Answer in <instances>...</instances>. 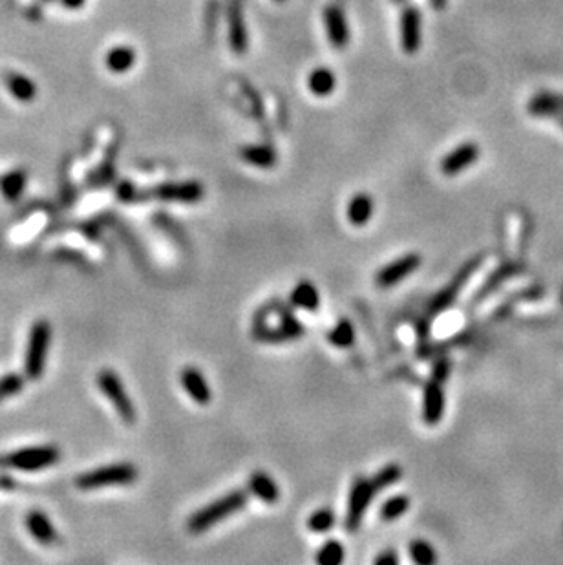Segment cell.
<instances>
[{
	"mask_svg": "<svg viewBox=\"0 0 563 565\" xmlns=\"http://www.w3.org/2000/svg\"><path fill=\"white\" fill-rule=\"evenodd\" d=\"M403 478V469L398 465H388L384 466V469H381L377 472V474L373 476V483H375V487H377V491H382V488L390 487V485H394V483H397L398 479Z\"/></svg>",
	"mask_w": 563,
	"mask_h": 565,
	"instance_id": "obj_32",
	"label": "cell"
},
{
	"mask_svg": "<svg viewBox=\"0 0 563 565\" xmlns=\"http://www.w3.org/2000/svg\"><path fill=\"white\" fill-rule=\"evenodd\" d=\"M291 304L300 309H306V311H316L320 306V295H318L315 284L306 282V280L296 284V287L291 293Z\"/></svg>",
	"mask_w": 563,
	"mask_h": 565,
	"instance_id": "obj_25",
	"label": "cell"
},
{
	"mask_svg": "<svg viewBox=\"0 0 563 565\" xmlns=\"http://www.w3.org/2000/svg\"><path fill=\"white\" fill-rule=\"evenodd\" d=\"M562 302H563V291H562Z\"/></svg>",
	"mask_w": 563,
	"mask_h": 565,
	"instance_id": "obj_42",
	"label": "cell"
},
{
	"mask_svg": "<svg viewBox=\"0 0 563 565\" xmlns=\"http://www.w3.org/2000/svg\"><path fill=\"white\" fill-rule=\"evenodd\" d=\"M247 488L251 494H255L258 500H262L264 503H277L280 498V491L278 485L274 483V479L265 472H252L249 476Z\"/></svg>",
	"mask_w": 563,
	"mask_h": 565,
	"instance_id": "obj_21",
	"label": "cell"
},
{
	"mask_svg": "<svg viewBox=\"0 0 563 565\" xmlns=\"http://www.w3.org/2000/svg\"><path fill=\"white\" fill-rule=\"evenodd\" d=\"M423 18L416 6H406L401 13V46L408 55L419 52L423 40Z\"/></svg>",
	"mask_w": 563,
	"mask_h": 565,
	"instance_id": "obj_10",
	"label": "cell"
},
{
	"mask_svg": "<svg viewBox=\"0 0 563 565\" xmlns=\"http://www.w3.org/2000/svg\"><path fill=\"white\" fill-rule=\"evenodd\" d=\"M138 61V53L134 48L126 46V44H119L108 50L106 57H104V65L112 74H126L132 70V66Z\"/></svg>",
	"mask_w": 563,
	"mask_h": 565,
	"instance_id": "obj_20",
	"label": "cell"
},
{
	"mask_svg": "<svg viewBox=\"0 0 563 565\" xmlns=\"http://www.w3.org/2000/svg\"><path fill=\"white\" fill-rule=\"evenodd\" d=\"M229 44L234 53L243 55L247 52L249 35L245 18H243L242 0H230L229 6Z\"/></svg>",
	"mask_w": 563,
	"mask_h": 565,
	"instance_id": "obj_15",
	"label": "cell"
},
{
	"mask_svg": "<svg viewBox=\"0 0 563 565\" xmlns=\"http://www.w3.org/2000/svg\"><path fill=\"white\" fill-rule=\"evenodd\" d=\"M44 2H52V0H44Z\"/></svg>",
	"mask_w": 563,
	"mask_h": 565,
	"instance_id": "obj_41",
	"label": "cell"
},
{
	"mask_svg": "<svg viewBox=\"0 0 563 565\" xmlns=\"http://www.w3.org/2000/svg\"><path fill=\"white\" fill-rule=\"evenodd\" d=\"M534 118H559L563 116V96L552 91H540L527 105Z\"/></svg>",
	"mask_w": 563,
	"mask_h": 565,
	"instance_id": "obj_17",
	"label": "cell"
},
{
	"mask_svg": "<svg viewBox=\"0 0 563 565\" xmlns=\"http://www.w3.org/2000/svg\"><path fill=\"white\" fill-rule=\"evenodd\" d=\"M97 386L103 391V396L108 397L116 412L119 413V418L126 425H134L135 419H138V412H135L134 403H132L130 396L126 393V388L119 375L113 370H101L97 374Z\"/></svg>",
	"mask_w": 563,
	"mask_h": 565,
	"instance_id": "obj_5",
	"label": "cell"
},
{
	"mask_svg": "<svg viewBox=\"0 0 563 565\" xmlns=\"http://www.w3.org/2000/svg\"><path fill=\"white\" fill-rule=\"evenodd\" d=\"M419 265H420L419 254H416V252L406 254V257L398 258V260L391 262V264H388L386 267H382V269L377 273L375 282H377L379 287H391L395 286V284L403 282V280L406 279V276H410L413 271L419 269Z\"/></svg>",
	"mask_w": 563,
	"mask_h": 565,
	"instance_id": "obj_11",
	"label": "cell"
},
{
	"mask_svg": "<svg viewBox=\"0 0 563 565\" xmlns=\"http://www.w3.org/2000/svg\"><path fill=\"white\" fill-rule=\"evenodd\" d=\"M61 2H62V6L68 9H81L87 0H61Z\"/></svg>",
	"mask_w": 563,
	"mask_h": 565,
	"instance_id": "obj_36",
	"label": "cell"
},
{
	"mask_svg": "<svg viewBox=\"0 0 563 565\" xmlns=\"http://www.w3.org/2000/svg\"><path fill=\"white\" fill-rule=\"evenodd\" d=\"M394 2H404V0H394Z\"/></svg>",
	"mask_w": 563,
	"mask_h": 565,
	"instance_id": "obj_40",
	"label": "cell"
},
{
	"mask_svg": "<svg viewBox=\"0 0 563 565\" xmlns=\"http://www.w3.org/2000/svg\"><path fill=\"white\" fill-rule=\"evenodd\" d=\"M328 340L337 348H350L351 344L355 342V330L351 326V322L346 318L338 322L337 326L330 331Z\"/></svg>",
	"mask_w": 563,
	"mask_h": 565,
	"instance_id": "obj_27",
	"label": "cell"
},
{
	"mask_svg": "<svg viewBox=\"0 0 563 565\" xmlns=\"http://www.w3.org/2000/svg\"><path fill=\"white\" fill-rule=\"evenodd\" d=\"M152 198L170 203H198L204 200L205 189L199 181L163 183L150 191Z\"/></svg>",
	"mask_w": 563,
	"mask_h": 565,
	"instance_id": "obj_8",
	"label": "cell"
},
{
	"mask_svg": "<svg viewBox=\"0 0 563 565\" xmlns=\"http://www.w3.org/2000/svg\"><path fill=\"white\" fill-rule=\"evenodd\" d=\"M512 271H514V267H512V265H505V267H501V269L496 271V274L492 276V279L489 280V284H485V287H483V291H481L479 296L489 295V293L492 291V287H496L499 282H503V280L507 279V276L512 273Z\"/></svg>",
	"mask_w": 563,
	"mask_h": 565,
	"instance_id": "obj_34",
	"label": "cell"
},
{
	"mask_svg": "<svg viewBox=\"0 0 563 565\" xmlns=\"http://www.w3.org/2000/svg\"><path fill=\"white\" fill-rule=\"evenodd\" d=\"M274 2H286V0H274Z\"/></svg>",
	"mask_w": 563,
	"mask_h": 565,
	"instance_id": "obj_39",
	"label": "cell"
},
{
	"mask_svg": "<svg viewBox=\"0 0 563 565\" xmlns=\"http://www.w3.org/2000/svg\"><path fill=\"white\" fill-rule=\"evenodd\" d=\"M558 121H559V126H562V128H563V116H559Z\"/></svg>",
	"mask_w": 563,
	"mask_h": 565,
	"instance_id": "obj_38",
	"label": "cell"
},
{
	"mask_svg": "<svg viewBox=\"0 0 563 565\" xmlns=\"http://www.w3.org/2000/svg\"><path fill=\"white\" fill-rule=\"evenodd\" d=\"M61 459V450L53 444H43V447H28L8 454L2 459V465L11 469L24 470V472H35L53 466Z\"/></svg>",
	"mask_w": 563,
	"mask_h": 565,
	"instance_id": "obj_4",
	"label": "cell"
},
{
	"mask_svg": "<svg viewBox=\"0 0 563 565\" xmlns=\"http://www.w3.org/2000/svg\"><path fill=\"white\" fill-rule=\"evenodd\" d=\"M302 335L303 326L289 313H286L278 328H269L262 322H258L255 328V337L258 340H264V342H286V340H293Z\"/></svg>",
	"mask_w": 563,
	"mask_h": 565,
	"instance_id": "obj_13",
	"label": "cell"
},
{
	"mask_svg": "<svg viewBox=\"0 0 563 565\" xmlns=\"http://www.w3.org/2000/svg\"><path fill=\"white\" fill-rule=\"evenodd\" d=\"M324 26L331 46L337 50H344L350 44V26L346 15L338 6L330 4L324 8Z\"/></svg>",
	"mask_w": 563,
	"mask_h": 565,
	"instance_id": "obj_12",
	"label": "cell"
},
{
	"mask_svg": "<svg viewBox=\"0 0 563 565\" xmlns=\"http://www.w3.org/2000/svg\"><path fill=\"white\" fill-rule=\"evenodd\" d=\"M240 156H242V160L245 163L260 167V169H273L278 161L277 152L271 147H265V145H249V147H243Z\"/></svg>",
	"mask_w": 563,
	"mask_h": 565,
	"instance_id": "obj_24",
	"label": "cell"
},
{
	"mask_svg": "<svg viewBox=\"0 0 563 565\" xmlns=\"http://www.w3.org/2000/svg\"><path fill=\"white\" fill-rule=\"evenodd\" d=\"M479 265H481V257H476V258H472L470 262H467V264H464L463 267L459 269V273L455 274L454 279L448 282V286L445 287V289H441L437 295L433 296L432 304H430V313L437 315V313H442L445 309L450 308V306L454 304L455 298H457V295L463 291V287L467 286L468 280L472 279V274L476 273Z\"/></svg>",
	"mask_w": 563,
	"mask_h": 565,
	"instance_id": "obj_7",
	"label": "cell"
},
{
	"mask_svg": "<svg viewBox=\"0 0 563 565\" xmlns=\"http://www.w3.org/2000/svg\"><path fill=\"white\" fill-rule=\"evenodd\" d=\"M430 4H432L433 9L441 11V9H445V6H447V0H430Z\"/></svg>",
	"mask_w": 563,
	"mask_h": 565,
	"instance_id": "obj_37",
	"label": "cell"
},
{
	"mask_svg": "<svg viewBox=\"0 0 563 565\" xmlns=\"http://www.w3.org/2000/svg\"><path fill=\"white\" fill-rule=\"evenodd\" d=\"M408 509H410V498L408 496H394V498H390V500L382 505L381 518L386 520V522H394L397 518L404 516L408 513Z\"/></svg>",
	"mask_w": 563,
	"mask_h": 565,
	"instance_id": "obj_28",
	"label": "cell"
},
{
	"mask_svg": "<svg viewBox=\"0 0 563 565\" xmlns=\"http://www.w3.org/2000/svg\"><path fill=\"white\" fill-rule=\"evenodd\" d=\"M410 558L419 565H432L437 561L435 549L423 539H417V542L410 544Z\"/></svg>",
	"mask_w": 563,
	"mask_h": 565,
	"instance_id": "obj_30",
	"label": "cell"
},
{
	"mask_svg": "<svg viewBox=\"0 0 563 565\" xmlns=\"http://www.w3.org/2000/svg\"><path fill=\"white\" fill-rule=\"evenodd\" d=\"M138 479V469L130 463H117V465L101 466L90 470L75 479V485L83 491L110 487V485H132Z\"/></svg>",
	"mask_w": 563,
	"mask_h": 565,
	"instance_id": "obj_3",
	"label": "cell"
},
{
	"mask_svg": "<svg viewBox=\"0 0 563 565\" xmlns=\"http://www.w3.org/2000/svg\"><path fill=\"white\" fill-rule=\"evenodd\" d=\"M445 383L442 379L432 377L430 383L425 386V393H423V421L428 426H435L441 423L442 415H445Z\"/></svg>",
	"mask_w": 563,
	"mask_h": 565,
	"instance_id": "obj_9",
	"label": "cell"
},
{
	"mask_svg": "<svg viewBox=\"0 0 563 565\" xmlns=\"http://www.w3.org/2000/svg\"><path fill=\"white\" fill-rule=\"evenodd\" d=\"M24 386V377L21 374H8L0 377V401L17 396Z\"/></svg>",
	"mask_w": 563,
	"mask_h": 565,
	"instance_id": "obj_33",
	"label": "cell"
},
{
	"mask_svg": "<svg viewBox=\"0 0 563 565\" xmlns=\"http://www.w3.org/2000/svg\"><path fill=\"white\" fill-rule=\"evenodd\" d=\"M308 88L316 97H328L337 88V75L324 66H318L308 75Z\"/></svg>",
	"mask_w": 563,
	"mask_h": 565,
	"instance_id": "obj_23",
	"label": "cell"
},
{
	"mask_svg": "<svg viewBox=\"0 0 563 565\" xmlns=\"http://www.w3.org/2000/svg\"><path fill=\"white\" fill-rule=\"evenodd\" d=\"M52 344V326L48 320L33 322L28 335L26 355H24V375L30 381H39L46 368V359Z\"/></svg>",
	"mask_w": 563,
	"mask_h": 565,
	"instance_id": "obj_2",
	"label": "cell"
},
{
	"mask_svg": "<svg viewBox=\"0 0 563 565\" xmlns=\"http://www.w3.org/2000/svg\"><path fill=\"white\" fill-rule=\"evenodd\" d=\"M26 527L30 530V535L43 545H53L57 542V538H59L55 527L50 522V518L44 513H40V510L28 513Z\"/></svg>",
	"mask_w": 563,
	"mask_h": 565,
	"instance_id": "obj_18",
	"label": "cell"
},
{
	"mask_svg": "<svg viewBox=\"0 0 563 565\" xmlns=\"http://www.w3.org/2000/svg\"><path fill=\"white\" fill-rule=\"evenodd\" d=\"M182 384L186 393H189V397L192 401H196L198 405L205 406L213 399L211 386H208V383L205 381L204 375H201V371L198 368H194V366H189V368H185L182 371Z\"/></svg>",
	"mask_w": 563,
	"mask_h": 565,
	"instance_id": "obj_16",
	"label": "cell"
},
{
	"mask_svg": "<svg viewBox=\"0 0 563 565\" xmlns=\"http://www.w3.org/2000/svg\"><path fill=\"white\" fill-rule=\"evenodd\" d=\"M375 564L377 565H397L398 556L395 554L394 551H384L382 554H379V556L375 558Z\"/></svg>",
	"mask_w": 563,
	"mask_h": 565,
	"instance_id": "obj_35",
	"label": "cell"
},
{
	"mask_svg": "<svg viewBox=\"0 0 563 565\" xmlns=\"http://www.w3.org/2000/svg\"><path fill=\"white\" fill-rule=\"evenodd\" d=\"M479 160V147L476 143H463L442 157L441 172L445 176H457Z\"/></svg>",
	"mask_w": 563,
	"mask_h": 565,
	"instance_id": "obj_14",
	"label": "cell"
},
{
	"mask_svg": "<svg viewBox=\"0 0 563 565\" xmlns=\"http://www.w3.org/2000/svg\"><path fill=\"white\" fill-rule=\"evenodd\" d=\"M4 84L9 94L18 101V103H31L37 97V86L28 75L21 72H6Z\"/></svg>",
	"mask_w": 563,
	"mask_h": 565,
	"instance_id": "obj_19",
	"label": "cell"
},
{
	"mask_svg": "<svg viewBox=\"0 0 563 565\" xmlns=\"http://www.w3.org/2000/svg\"><path fill=\"white\" fill-rule=\"evenodd\" d=\"M347 220L351 225L362 227L372 220L373 216V198L366 192H359L347 203Z\"/></svg>",
	"mask_w": 563,
	"mask_h": 565,
	"instance_id": "obj_22",
	"label": "cell"
},
{
	"mask_svg": "<svg viewBox=\"0 0 563 565\" xmlns=\"http://www.w3.org/2000/svg\"><path fill=\"white\" fill-rule=\"evenodd\" d=\"M344 560V545L340 542H325L320 547V551L316 552L315 561L320 565H337Z\"/></svg>",
	"mask_w": 563,
	"mask_h": 565,
	"instance_id": "obj_29",
	"label": "cell"
},
{
	"mask_svg": "<svg viewBox=\"0 0 563 565\" xmlns=\"http://www.w3.org/2000/svg\"><path fill=\"white\" fill-rule=\"evenodd\" d=\"M26 183H28L26 170L15 169L0 178V192L4 194L6 200L15 201L22 196V192L26 189Z\"/></svg>",
	"mask_w": 563,
	"mask_h": 565,
	"instance_id": "obj_26",
	"label": "cell"
},
{
	"mask_svg": "<svg viewBox=\"0 0 563 565\" xmlns=\"http://www.w3.org/2000/svg\"><path fill=\"white\" fill-rule=\"evenodd\" d=\"M245 505H247V491H233L192 514L189 518L186 527H189L191 532L198 535V532H204L207 529H213L221 520H225V518L233 516L234 513L242 510Z\"/></svg>",
	"mask_w": 563,
	"mask_h": 565,
	"instance_id": "obj_1",
	"label": "cell"
},
{
	"mask_svg": "<svg viewBox=\"0 0 563 565\" xmlns=\"http://www.w3.org/2000/svg\"><path fill=\"white\" fill-rule=\"evenodd\" d=\"M377 487L372 478H357L351 485L350 501H347V514H346V529L350 532L357 530L360 527V522L364 518L366 509L372 503L373 496L377 494Z\"/></svg>",
	"mask_w": 563,
	"mask_h": 565,
	"instance_id": "obj_6",
	"label": "cell"
},
{
	"mask_svg": "<svg viewBox=\"0 0 563 565\" xmlns=\"http://www.w3.org/2000/svg\"><path fill=\"white\" fill-rule=\"evenodd\" d=\"M335 525V514L331 509H318L309 516L308 527L313 532H328Z\"/></svg>",
	"mask_w": 563,
	"mask_h": 565,
	"instance_id": "obj_31",
	"label": "cell"
}]
</instances>
